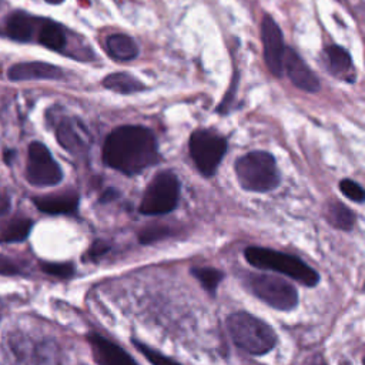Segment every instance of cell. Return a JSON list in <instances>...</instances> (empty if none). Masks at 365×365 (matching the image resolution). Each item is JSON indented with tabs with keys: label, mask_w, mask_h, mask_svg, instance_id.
Wrapping results in <instances>:
<instances>
[{
	"label": "cell",
	"mask_w": 365,
	"mask_h": 365,
	"mask_svg": "<svg viewBox=\"0 0 365 365\" xmlns=\"http://www.w3.org/2000/svg\"><path fill=\"white\" fill-rule=\"evenodd\" d=\"M190 154L204 177H212L227 153V140L211 131L197 130L190 137Z\"/></svg>",
	"instance_id": "cell-7"
},
{
	"label": "cell",
	"mask_w": 365,
	"mask_h": 365,
	"mask_svg": "<svg viewBox=\"0 0 365 365\" xmlns=\"http://www.w3.org/2000/svg\"><path fill=\"white\" fill-rule=\"evenodd\" d=\"M324 63L327 70L341 80L355 81V70L351 54L341 46L331 44L324 48Z\"/></svg>",
	"instance_id": "cell-16"
},
{
	"label": "cell",
	"mask_w": 365,
	"mask_h": 365,
	"mask_svg": "<svg viewBox=\"0 0 365 365\" xmlns=\"http://www.w3.org/2000/svg\"><path fill=\"white\" fill-rule=\"evenodd\" d=\"M238 184L245 191L267 192L279 184V173L272 154L251 151L235 161Z\"/></svg>",
	"instance_id": "cell-4"
},
{
	"label": "cell",
	"mask_w": 365,
	"mask_h": 365,
	"mask_svg": "<svg viewBox=\"0 0 365 365\" xmlns=\"http://www.w3.org/2000/svg\"><path fill=\"white\" fill-rule=\"evenodd\" d=\"M16 157V151L14 150H6L3 154V160L7 165H10L13 163V158Z\"/></svg>",
	"instance_id": "cell-30"
},
{
	"label": "cell",
	"mask_w": 365,
	"mask_h": 365,
	"mask_svg": "<svg viewBox=\"0 0 365 365\" xmlns=\"http://www.w3.org/2000/svg\"><path fill=\"white\" fill-rule=\"evenodd\" d=\"M133 344L138 348V351L147 358V361H148L151 365H181V364H178L177 361H174V359H171V358H168V356L160 354L158 351L150 348L148 345L141 344L140 341H135V339H134Z\"/></svg>",
	"instance_id": "cell-24"
},
{
	"label": "cell",
	"mask_w": 365,
	"mask_h": 365,
	"mask_svg": "<svg viewBox=\"0 0 365 365\" xmlns=\"http://www.w3.org/2000/svg\"><path fill=\"white\" fill-rule=\"evenodd\" d=\"M33 227V221L27 217H14L0 234V242L13 244L24 241Z\"/></svg>",
	"instance_id": "cell-21"
},
{
	"label": "cell",
	"mask_w": 365,
	"mask_h": 365,
	"mask_svg": "<svg viewBox=\"0 0 365 365\" xmlns=\"http://www.w3.org/2000/svg\"><path fill=\"white\" fill-rule=\"evenodd\" d=\"M261 40L264 46V60L269 68V71L281 77L284 73V53H285V43L282 37V31L275 23V20L265 14L261 21Z\"/></svg>",
	"instance_id": "cell-9"
},
{
	"label": "cell",
	"mask_w": 365,
	"mask_h": 365,
	"mask_svg": "<svg viewBox=\"0 0 365 365\" xmlns=\"http://www.w3.org/2000/svg\"><path fill=\"white\" fill-rule=\"evenodd\" d=\"M118 195H120V192H118L115 188H107V190L101 194V197H100V202H103V204L110 202V201L115 200Z\"/></svg>",
	"instance_id": "cell-29"
},
{
	"label": "cell",
	"mask_w": 365,
	"mask_h": 365,
	"mask_svg": "<svg viewBox=\"0 0 365 365\" xmlns=\"http://www.w3.org/2000/svg\"><path fill=\"white\" fill-rule=\"evenodd\" d=\"M58 144L71 154H84L88 151L91 137L87 127L78 118H63L56 128Z\"/></svg>",
	"instance_id": "cell-10"
},
{
	"label": "cell",
	"mask_w": 365,
	"mask_h": 365,
	"mask_svg": "<svg viewBox=\"0 0 365 365\" xmlns=\"http://www.w3.org/2000/svg\"><path fill=\"white\" fill-rule=\"evenodd\" d=\"M93 355L98 365H137L135 361L117 344L108 341L100 334L91 332L87 335Z\"/></svg>",
	"instance_id": "cell-12"
},
{
	"label": "cell",
	"mask_w": 365,
	"mask_h": 365,
	"mask_svg": "<svg viewBox=\"0 0 365 365\" xmlns=\"http://www.w3.org/2000/svg\"><path fill=\"white\" fill-rule=\"evenodd\" d=\"M26 178L34 187H53L63 180L61 167L40 141H33L29 145Z\"/></svg>",
	"instance_id": "cell-8"
},
{
	"label": "cell",
	"mask_w": 365,
	"mask_h": 365,
	"mask_svg": "<svg viewBox=\"0 0 365 365\" xmlns=\"http://www.w3.org/2000/svg\"><path fill=\"white\" fill-rule=\"evenodd\" d=\"M37 41L50 50L61 51L67 44V37L64 29L58 23L41 20L37 31Z\"/></svg>",
	"instance_id": "cell-18"
},
{
	"label": "cell",
	"mask_w": 365,
	"mask_h": 365,
	"mask_svg": "<svg viewBox=\"0 0 365 365\" xmlns=\"http://www.w3.org/2000/svg\"><path fill=\"white\" fill-rule=\"evenodd\" d=\"M305 365H327V364H325V361L322 359V356L317 355V356L309 358V359L305 362Z\"/></svg>",
	"instance_id": "cell-31"
},
{
	"label": "cell",
	"mask_w": 365,
	"mask_h": 365,
	"mask_svg": "<svg viewBox=\"0 0 365 365\" xmlns=\"http://www.w3.org/2000/svg\"><path fill=\"white\" fill-rule=\"evenodd\" d=\"M44 1H47L50 4H58V3H63L64 0H44Z\"/></svg>",
	"instance_id": "cell-32"
},
{
	"label": "cell",
	"mask_w": 365,
	"mask_h": 365,
	"mask_svg": "<svg viewBox=\"0 0 365 365\" xmlns=\"http://www.w3.org/2000/svg\"><path fill=\"white\" fill-rule=\"evenodd\" d=\"M325 217L332 227L344 231H349L355 224V214L339 201H331L327 205Z\"/></svg>",
	"instance_id": "cell-20"
},
{
	"label": "cell",
	"mask_w": 365,
	"mask_h": 365,
	"mask_svg": "<svg viewBox=\"0 0 365 365\" xmlns=\"http://www.w3.org/2000/svg\"><path fill=\"white\" fill-rule=\"evenodd\" d=\"M103 86L120 94H131L145 90V86L128 73H113L103 80Z\"/></svg>",
	"instance_id": "cell-19"
},
{
	"label": "cell",
	"mask_w": 365,
	"mask_h": 365,
	"mask_svg": "<svg viewBox=\"0 0 365 365\" xmlns=\"http://www.w3.org/2000/svg\"><path fill=\"white\" fill-rule=\"evenodd\" d=\"M107 53L118 61H130L138 56L137 43L127 34H111L106 40Z\"/></svg>",
	"instance_id": "cell-17"
},
{
	"label": "cell",
	"mask_w": 365,
	"mask_h": 365,
	"mask_svg": "<svg viewBox=\"0 0 365 365\" xmlns=\"http://www.w3.org/2000/svg\"><path fill=\"white\" fill-rule=\"evenodd\" d=\"M180 198L178 177L170 171H160L148 182L140 202V212L144 215H161L173 211Z\"/></svg>",
	"instance_id": "cell-6"
},
{
	"label": "cell",
	"mask_w": 365,
	"mask_h": 365,
	"mask_svg": "<svg viewBox=\"0 0 365 365\" xmlns=\"http://www.w3.org/2000/svg\"><path fill=\"white\" fill-rule=\"evenodd\" d=\"M244 255L251 265L277 271L305 287H315L319 282L318 272L295 255L264 247H248L245 248Z\"/></svg>",
	"instance_id": "cell-3"
},
{
	"label": "cell",
	"mask_w": 365,
	"mask_h": 365,
	"mask_svg": "<svg viewBox=\"0 0 365 365\" xmlns=\"http://www.w3.org/2000/svg\"><path fill=\"white\" fill-rule=\"evenodd\" d=\"M339 190H341V192H342L346 198H349L351 201L362 202L364 198H365V192H364L362 187H361L358 182L352 181V180H348V178H346V180H342V181L339 182Z\"/></svg>",
	"instance_id": "cell-26"
},
{
	"label": "cell",
	"mask_w": 365,
	"mask_h": 365,
	"mask_svg": "<svg viewBox=\"0 0 365 365\" xmlns=\"http://www.w3.org/2000/svg\"><path fill=\"white\" fill-rule=\"evenodd\" d=\"M108 251H110V244L103 240H97L90 245L88 251L86 252V258L90 261H97L100 257H103Z\"/></svg>",
	"instance_id": "cell-27"
},
{
	"label": "cell",
	"mask_w": 365,
	"mask_h": 365,
	"mask_svg": "<svg viewBox=\"0 0 365 365\" xmlns=\"http://www.w3.org/2000/svg\"><path fill=\"white\" fill-rule=\"evenodd\" d=\"M36 208L50 215H68L74 214L78 207V194L76 191L53 192L46 195L33 197Z\"/></svg>",
	"instance_id": "cell-15"
},
{
	"label": "cell",
	"mask_w": 365,
	"mask_h": 365,
	"mask_svg": "<svg viewBox=\"0 0 365 365\" xmlns=\"http://www.w3.org/2000/svg\"><path fill=\"white\" fill-rule=\"evenodd\" d=\"M41 20L26 11H14L9 14L3 23V33L14 41H31L37 36Z\"/></svg>",
	"instance_id": "cell-13"
},
{
	"label": "cell",
	"mask_w": 365,
	"mask_h": 365,
	"mask_svg": "<svg viewBox=\"0 0 365 365\" xmlns=\"http://www.w3.org/2000/svg\"><path fill=\"white\" fill-rule=\"evenodd\" d=\"M7 77L11 81L27 80H57L63 77L60 67L43 63V61H26L11 66L7 71Z\"/></svg>",
	"instance_id": "cell-14"
},
{
	"label": "cell",
	"mask_w": 365,
	"mask_h": 365,
	"mask_svg": "<svg viewBox=\"0 0 365 365\" xmlns=\"http://www.w3.org/2000/svg\"><path fill=\"white\" fill-rule=\"evenodd\" d=\"M191 274L211 297L215 295V291L224 278L222 271L212 267H192Z\"/></svg>",
	"instance_id": "cell-22"
},
{
	"label": "cell",
	"mask_w": 365,
	"mask_h": 365,
	"mask_svg": "<svg viewBox=\"0 0 365 365\" xmlns=\"http://www.w3.org/2000/svg\"><path fill=\"white\" fill-rule=\"evenodd\" d=\"M41 271L57 278H70L74 274V267L70 262H40Z\"/></svg>",
	"instance_id": "cell-25"
},
{
	"label": "cell",
	"mask_w": 365,
	"mask_h": 365,
	"mask_svg": "<svg viewBox=\"0 0 365 365\" xmlns=\"http://www.w3.org/2000/svg\"><path fill=\"white\" fill-rule=\"evenodd\" d=\"M107 167L125 175H135L160 160L153 131L143 125H121L106 138L101 151Z\"/></svg>",
	"instance_id": "cell-1"
},
{
	"label": "cell",
	"mask_w": 365,
	"mask_h": 365,
	"mask_svg": "<svg viewBox=\"0 0 365 365\" xmlns=\"http://www.w3.org/2000/svg\"><path fill=\"white\" fill-rule=\"evenodd\" d=\"M244 284L252 295L278 311H291L298 305L297 289L279 277L247 274Z\"/></svg>",
	"instance_id": "cell-5"
},
{
	"label": "cell",
	"mask_w": 365,
	"mask_h": 365,
	"mask_svg": "<svg viewBox=\"0 0 365 365\" xmlns=\"http://www.w3.org/2000/svg\"><path fill=\"white\" fill-rule=\"evenodd\" d=\"M1 4H3V1H1V0H0V6H1Z\"/></svg>",
	"instance_id": "cell-33"
},
{
	"label": "cell",
	"mask_w": 365,
	"mask_h": 365,
	"mask_svg": "<svg viewBox=\"0 0 365 365\" xmlns=\"http://www.w3.org/2000/svg\"><path fill=\"white\" fill-rule=\"evenodd\" d=\"M171 235V228L167 225L161 224H154V225H147L140 231V242L141 244H153L160 240H164Z\"/></svg>",
	"instance_id": "cell-23"
},
{
	"label": "cell",
	"mask_w": 365,
	"mask_h": 365,
	"mask_svg": "<svg viewBox=\"0 0 365 365\" xmlns=\"http://www.w3.org/2000/svg\"><path fill=\"white\" fill-rule=\"evenodd\" d=\"M282 66L295 87H298L307 93H318L321 90V84H319L317 76L305 64V61L301 58V56L291 47H285Z\"/></svg>",
	"instance_id": "cell-11"
},
{
	"label": "cell",
	"mask_w": 365,
	"mask_h": 365,
	"mask_svg": "<svg viewBox=\"0 0 365 365\" xmlns=\"http://www.w3.org/2000/svg\"><path fill=\"white\" fill-rule=\"evenodd\" d=\"M19 271L17 265L13 264L10 259L7 258H3L0 257V274H6V275H10V274H16Z\"/></svg>",
	"instance_id": "cell-28"
},
{
	"label": "cell",
	"mask_w": 365,
	"mask_h": 365,
	"mask_svg": "<svg viewBox=\"0 0 365 365\" xmlns=\"http://www.w3.org/2000/svg\"><path fill=\"white\" fill-rule=\"evenodd\" d=\"M227 328L234 344L252 355H264L277 344L274 329L247 311H238L227 318Z\"/></svg>",
	"instance_id": "cell-2"
}]
</instances>
